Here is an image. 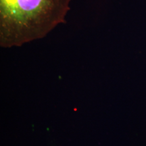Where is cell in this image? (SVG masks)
Listing matches in <instances>:
<instances>
[{
	"mask_svg": "<svg viewBox=\"0 0 146 146\" xmlns=\"http://www.w3.org/2000/svg\"><path fill=\"white\" fill-rule=\"evenodd\" d=\"M72 0H0V45L20 47L44 38L60 24Z\"/></svg>",
	"mask_w": 146,
	"mask_h": 146,
	"instance_id": "obj_1",
	"label": "cell"
}]
</instances>
